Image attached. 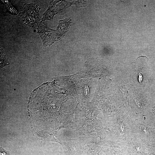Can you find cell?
Returning <instances> with one entry per match:
<instances>
[{
  "label": "cell",
  "mask_w": 155,
  "mask_h": 155,
  "mask_svg": "<svg viewBox=\"0 0 155 155\" xmlns=\"http://www.w3.org/2000/svg\"><path fill=\"white\" fill-rule=\"evenodd\" d=\"M0 155H11L9 151L5 150L2 147H0Z\"/></svg>",
  "instance_id": "2"
},
{
  "label": "cell",
  "mask_w": 155,
  "mask_h": 155,
  "mask_svg": "<svg viewBox=\"0 0 155 155\" xmlns=\"http://www.w3.org/2000/svg\"><path fill=\"white\" fill-rule=\"evenodd\" d=\"M88 155H99L97 153L91 151H88L87 152Z\"/></svg>",
  "instance_id": "3"
},
{
  "label": "cell",
  "mask_w": 155,
  "mask_h": 155,
  "mask_svg": "<svg viewBox=\"0 0 155 155\" xmlns=\"http://www.w3.org/2000/svg\"><path fill=\"white\" fill-rule=\"evenodd\" d=\"M152 111L155 116V106L154 107L152 110Z\"/></svg>",
  "instance_id": "4"
},
{
  "label": "cell",
  "mask_w": 155,
  "mask_h": 155,
  "mask_svg": "<svg viewBox=\"0 0 155 155\" xmlns=\"http://www.w3.org/2000/svg\"><path fill=\"white\" fill-rule=\"evenodd\" d=\"M33 5L32 4H26L24 8V11L20 14L26 25L31 26L36 25L40 21L38 14L40 9L35 10L39 8L38 7L34 10L32 11Z\"/></svg>",
  "instance_id": "1"
}]
</instances>
